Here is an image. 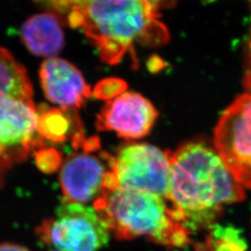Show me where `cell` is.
Returning a JSON list of instances; mask_svg holds the SVG:
<instances>
[{
	"mask_svg": "<svg viewBox=\"0 0 251 251\" xmlns=\"http://www.w3.org/2000/svg\"><path fill=\"white\" fill-rule=\"evenodd\" d=\"M170 180L169 151L163 152L150 144H128L114 157L106 189L142 191L168 199Z\"/></svg>",
	"mask_w": 251,
	"mask_h": 251,
	"instance_id": "5",
	"label": "cell"
},
{
	"mask_svg": "<svg viewBox=\"0 0 251 251\" xmlns=\"http://www.w3.org/2000/svg\"><path fill=\"white\" fill-rule=\"evenodd\" d=\"M21 37L30 52L37 56L51 57L59 53L64 45L60 21L50 12L28 19L21 28Z\"/></svg>",
	"mask_w": 251,
	"mask_h": 251,
	"instance_id": "11",
	"label": "cell"
},
{
	"mask_svg": "<svg viewBox=\"0 0 251 251\" xmlns=\"http://www.w3.org/2000/svg\"><path fill=\"white\" fill-rule=\"evenodd\" d=\"M77 134L74 145L82 152H74L62 165L60 184L67 202L85 204L95 202L106 189L114 157L102 152L96 138L86 140Z\"/></svg>",
	"mask_w": 251,
	"mask_h": 251,
	"instance_id": "7",
	"label": "cell"
},
{
	"mask_svg": "<svg viewBox=\"0 0 251 251\" xmlns=\"http://www.w3.org/2000/svg\"><path fill=\"white\" fill-rule=\"evenodd\" d=\"M43 242L60 251H98L109 240V229L94 207L64 202L37 230Z\"/></svg>",
	"mask_w": 251,
	"mask_h": 251,
	"instance_id": "6",
	"label": "cell"
},
{
	"mask_svg": "<svg viewBox=\"0 0 251 251\" xmlns=\"http://www.w3.org/2000/svg\"><path fill=\"white\" fill-rule=\"evenodd\" d=\"M36 160L38 168L46 173L56 171L61 165L62 158L58 151L52 148L41 147L36 150Z\"/></svg>",
	"mask_w": 251,
	"mask_h": 251,
	"instance_id": "15",
	"label": "cell"
},
{
	"mask_svg": "<svg viewBox=\"0 0 251 251\" xmlns=\"http://www.w3.org/2000/svg\"><path fill=\"white\" fill-rule=\"evenodd\" d=\"M213 251H246L247 245L239 233L231 227H216L209 239Z\"/></svg>",
	"mask_w": 251,
	"mask_h": 251,
	"instance_id": "13",
	"label": "cell"
},
{
	"mask_svg": "<svg viewBox=\"0 0 251 251\" xmlns=\"http://www.w3.org/2000/svg\"><path fill=\"white\" fill-rule=\"evenodd\" d=\"M38 3L44 4L48 7L59 10V11H70L78 5L82 0H35Z\"/></svg>",
	"mask_w": 251,
	"mask_h": 251,
	"instance_id": "16",
	"label": "cell"
},
{
	"mask_svg": "<svg viewBox=\"0 0 251 251\" xmlns=\"http://www.w3.org/2000/svg\"><path fill=\"white\" fill-rule=\"evenodd\" d=\"M126 89L124 81L118 78H107L97 84L94 95L101 100H112L119 96Z\"/></svg>",
	"mask_w": 251,
	"mask_h": 251,
	"instance_id": "14",
	"label": "cell"
},
{
	"mask_svg": "<svg viewBox=\"0 0 251 251\" xmlns=\"http://www.w3.org/2000/svg\"><path fill=\"white\" fill-rule=\"evenodd\" d=\"M157 118V111L143 95L123 92L109 100L97 117V127L115 131L125 139L136 140L148 134Z\"/></svg>",
	"mask_w": 251,
	"mask_h": 251,
	"instance_id": "9",
	"label": "cell"
},
{
	"mask_svg": "<svg viewBox=\"0 0 251 251\" xmlns=\"http://www.w3.org/2000/svg\"><path fill=\"white\" fill-rule=\"evenodd\" d=\"M0 251H29L25 248L19 246L16 244L10 243H4L0 244Z\"/></svg>",
	"mask_w": 251,
	"mask_h": 251,
	"instance_id": "18",
	"label": "cell"
},
{
	"mask_svg": "<svg viewBox=\"0 0 251 251\" xmlns=\"http://www.w3.org/2000/svg\"><path fill=\"white\" fill-rule=\"evenodd\" d=\"M47 99L63 110L80 107L90 96V88L73 64L63 59L50 58L39 71Z\"/></svg>",
	"mask_w": 251,
	"mask_h": 251,
	"instance_id": "10",
	"label": "cell"
},
{
	"mask_svg": "<svg viewBox=\"0 0 251 251\" xmlns=\"http://www.w3.org/2000/svg\"><path fill=\"white\" fill-rule=\"evenodd\" d=\"M156 10L144 0H82L68 12V23L96 47L103 63L114 65L137 45L169 40Z\"/></svg>",
	"mask_w": 251,
	"mask_h": 251,
	"instance_id": "2",
	"label": "cell"
},
{
	"mask_svg": "<svg viewBox=\"0 0 251 251\" xmlns=\"http://www.w3.org/2000/svg\"><path fill=\"white\" fill-rule=\"evenodd\" d=\"M144 2L148 3L149 5H151L152 8L155 9H158L160 7L167 6L169 4H171V2H173V0H144Z\"/></svg>",
	"mask_w": 251,
	"mask_h": 251,
	"instance_id": "19",
	"label": "cell"
},
{
	"mask_svg": "<svg viewBox=\"0 0 251 251\" xmlns=\"http://www.w3.org/2000/svg\"><path fill=\"white\" fill-rule=\"evenodd\" d=\"M94 209L119 240L140 236L165 247L187 245L190 232L166 198L128 189H106Z\"/></svg>",
	"mask_w": 251,
	"mask_h": 251,
	"instance_id": "3",
	"label": "cell"
},
{
	"mask_svg": "<svg viewBox=\"0 0 251 251\" xmlns=\"http://www.w3.org/2000/svg\"><path fill=\"white\" fill-rule=\"evenodd\" d=\"M37 110L26 71L0 48V177L30 151L43 147L36 136Z\"/></svg>",
	"mask_w": 251,
	"mask_h": 251,
	"instance_id": "4",
	"label": "cell"
},
{
	"mask_svg": "<svg viewBox=\"0 0 251 251\" xmlns=\"http://www.w3.org/2000/svg\"><path fill=\"white\" fill-rule=\"evenodd\" d=\"M71 123L67 112L63 109L41 107L37 110V135L50 142H64L70 132Z\"/></svg>",
	"mask_w": 251,
	"mask_h": 251,
	"instance_id": "12",
	"label": "cell"
},
{
	"mask_svg": "<svg viewBox=\"0 0 251 251\" xmlns=\"http://www.w3.org/2000/svg\"><path fill=\"white\" fill-rule=\"evenodd\" d=\"M216 151L243 187L251 189V94L239 96L219 119Z\"/></svg>",
	"mask_w": 251,
	"mask_h": 251,
	"instance_id": "8",
	"label": "cell"
},
{
	"mask_svg": "<svg viewBox=\"0 0 251 251\" xmlns=\"http://www.w3.org/2000/svg\"><path fill=\"white\" fill-rule=\"evenodd\" d=\"M169 156L168 200L190 233L213 225L225 206L245 199L242 185L205 143L184 144Z\"/></svg>",
	"mask_w": 251,
	"mask_h": 251,
	"instance_id": "1",
	"label": "cell"
},
{
	"mask_svg": "<svg viewBox=\"0 0 251 251\" xmlns=\"http://www.w3.org/2000/svg\"><path fill=\"white\" fill-rule=\"evenodd\" d=\"M245 86L248 93L251 94V27L247 43L246 52V68H245Z\"/></svg>",
	"mask_w": 251,
	"mask_h": 251,
	"instance_id": "17",
	"label": "cell"
}]
</instances>
